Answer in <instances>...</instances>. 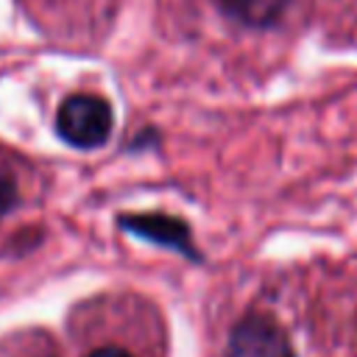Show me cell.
I'll return each mask as SVG.
<instances>
[{
  "label": "cell",
  "instance_id": "obj_1",
  "mask_svg": "<svg viewBox=\"0 0 357 357\" xmlns=\"http://www.w3.org/2000/svg\"><path fill=\"white\" fill-rule=\"evenodd\" d=\"M114 126L112 106L98 95H70L56 112V131L75 148H98L109 139Z\"/></svg>",
  "mask_w": 357,
  "mask_h": 357
},
{
  "label": "cell",
  "instance_id": "obj_2",
  "mask_svg": "<svg viewBox=\"0 0 357 357\" xmlns=\"http://www.w3.org/2000/svg\"><path fill=\"white\" fill-rule=\"evenodd\" d=\"M226 357H296L284 329L259 312L240 318L229 335Z\"/></svg>",
  "mask_w": 357,
  "mask_h": 357
},
{
  "label": "cell",
  "instance_id": "obj_3",
  "mask_svg": "<svg viewBox=\"0 0 357 357\" xmlns=\"http://www.w3.org/2000/svg\"><path fill=\"white\" fill-rule=\"evenodd\" d=\"M120 226L126 231L142 237V240H151V243L176 248L184 257L198 259V251L192 248V234H190L187 223L178 220V218H167V215H123L120 218Z\"/></svg>",
  "mask_w": 357,
  "mask_h": 357
},
{
  "label": "cell",
  "instance_id": "obj_4",
  "mask_svg": "<svg viewBox=\"0 0 357 357\" xmlns=\"http://www.w3.org/2000/svg\"><path fill=\"white\" fill-rule=\"evenodd\" d=\"M218 3L229 17L254 28L273 25L287 6V0H218Z\"/></svg>",
  "mask_w": 357,
  "mask_h": 357
},
{
  "label": "cell",
  "instance_id": "obj_5",
  "mask_svg": "<svg viewBox=\"0 0 357 357\" xmlns=\"http://www.w3.org/2000/svg\"><path fill=\"white\" fill-rule=\"evenodd\" d=\"M14 201H17V184H14V178L0 167V218L14 206Z\"/></svg>",
  "mask_w": 357,
  "mask_h": 357
},
{
  "label": "cell",
  "instance_id": "obj_6",
  "mask_svg": "<svg viewBox=\"0 0 357 357\" xmlns=\"http://www.w3.org/2000/svg\"><path fill=\"white\" fill-rule=\"evenodd\" d=\"M89 357H131V354L120 346H103V349H95Z\"/></svg>",
  "mask_w": 357,
  "mask_h": 357
}]
</instances>
